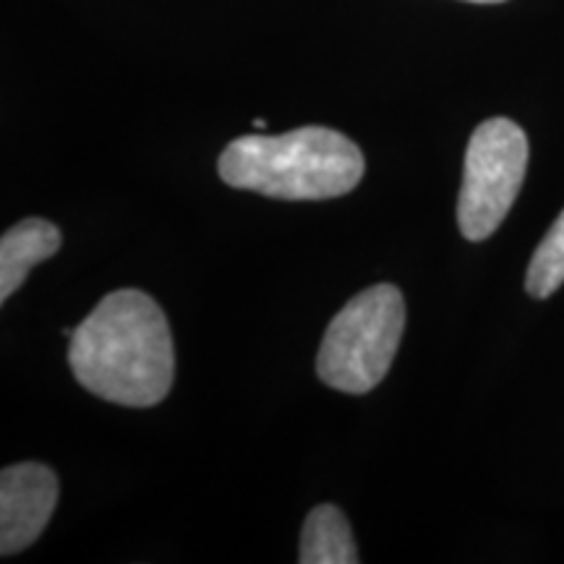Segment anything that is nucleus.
Returning <instances> with one entry per match:
<instances>
[{"mask_svg": "<svg viewBox=\"0 0 564 564\" xmlns=\"http://www.w3.org/2000/svg\"><path fill=\"white\" fill-rule=\"evenodd\" d=\"M68 364L84 390L108 403L158 405L175 373L173 335L158 301L133 288L105 295L74 329Z\"/></svg>", "mask_w": 564, "mask_h": 564, "instance_id": "f257e3e1", "label": "nucleus"}, {"mask_svg": "<svg viewBox=\"0 0 564 564\" xmlns=\"http://www.w3.org/2000/svg\"><path fill=\"white\" fill-rule=\"evenodd\" d=\"M364 167L356 141L324 126H303L278 137H238L225 147L217 162L228 186L288 202L348 194L364 178Z\"/></svg>", "mask_w": 564, "mask_h": 564, "instance_id": "f03ea898", "label": "nucleus"}, {"mask_svg": "<svg viewBox=\"0 0 564 564\" xmlns=\"http://www.w3.org/2000/svg\"><path fill=\"white\" fill-rule=\"evenodd\" d=\"M405 329V299L390 282L345 303L324 333L316 373L348 394L371 392L390 371Z\"/></svg>", "mask_w": 564, "mask_h": 564, "instance_id": "7ed1b4c3", "label": "nucleus"}, {"mask_svg": "<svg viewBox=\"0 0 564 564\" xmlns=\"http://www.w3.org/2000/svg\"><path fill=\"white\" fill-rule=\"evenodd\" d=\"M528 167V137L510 118H489L465 152L457 225L468 241H486L518 199Z\"/></svg>", "mask_w": 564, "mask_h": 564, "instance_id": "20e7f679", "label": "nucleus"}, {"mask_svg": "<svg viewBox=\"0 0 564 564\" xmlns=\"http://www.w3.org/2000/svg\"><path fill=\"white\" fill-rule=\"evenodd\" d=\"M58 478L47 465L19 463L0 474V554L24 552L51 523Z\"/></svg>", "mask_w": 564, "mask_h": 564, "instance_id": "39448f33", "label": "nucleus"}, {"mask_svg": "<svg viewBox=\"0 0 564 564\" xmlns=\"http://www.w3.org/2000/svg\"><path fill=\"white\" fill-rule=\"evenodd\" d=\"M61 249V230L42 217H26L0 241V301H9L21 282L45 259Z\"/></svg>", "mask_w": 564, "mask_h": 564, "instance_id": "423d86ee", "label": "nucleus"}, {"mask_svg": "<svg viewBox=\"0 0 564 564\" xmlns=\"http://www.w3.org/2000/svg\"><path fill=\"white\" fill-rule=\"evenodd\" d=\"M301 564H356L358 549L350 525L335 505H319L308 512L301 533Z\"/></svg>", "mask_w": 564, "mask_h": 564, "instance_id": "0eeeda50", "label": "nucleus"}, {"mask_svg": "<svg viewBox=\"0 0 564 564\" xmlns=\"http://www.w3.org/2000/svg\"><path fill=\"white\" fill-rule=\"evenodd\" d=\"M564 282V209L556 217L552 228L544 236V241L535 249L531 264L525 274V291L533 299H549L556 293Z\"/></svg>", "mask_w": 564, "mask_h": 564, "instance_id": "6e6552de", "label": "nucleus"}, {"mask_svg": "<svg viewBox=\"0 0 564 564\" xmlns=\"http://www.w3.org/2000/svg\"><path fill=\"white\" fill-rule=\"evenodd\" d=\"M253 129L264 131V129H267V121H264V118H257V121H253Z\"/></svg>", "mask_w": 564, "mask_h": 564, "instance_id": "1a4fd4ad", "label": "nucleus"}, {"mask_svg": "<svg viewBox=\"0 0 564 564\" xmlns=\"http://www.w3.org/2000/svg\"><path fill=\"white\" fill-rule=\"evenodd\" d=\"M468 3H505V0H468Z\"/></svg>", "mask_w": 564, "mask_h": 564, "instance_id": "9d476101", "label": "nucleus"}]
</instances>
